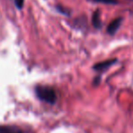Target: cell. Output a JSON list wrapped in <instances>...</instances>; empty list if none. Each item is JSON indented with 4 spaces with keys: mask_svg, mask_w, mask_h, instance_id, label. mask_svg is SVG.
Wrapping results in <instances>:
<instances>
[{
    "mask_svg": "<svg viewBox=\"0 0 133 133\" xmlns=\"http://www.w3.org/2000/svg\"><path fill=\"white\" fill-rule=\"evenodd\" d=\"M35 94L39 100L46 102V103L54 104L56 101V94L53 88L49 86L38 85L35 87Z\"/></svg>",
    "mask_w": 133,
    "mask_h": 133,
    "instance_id": "6da1fadb",
    "label": "cell"
},
{
    "mask_svg": "<svg viewBox=\"0 0 133 133\" xmlns=\"http://www.w3.org/2000/svg\"><path fill=\"white\" fill-rule=\"evenodd\" d=\"M121 22H122V18L121 17L114 19L113 21L108 25V27H107V32H108L109 34H110V35H114V34L117 32V30L119 29Z\"/></svg>",
    "mask_w": 133,
    "mask_h": 133,
    "instance_id": "7a4b0ae2",
    "label": "cell"
},
{
    "mask_svg": "<svg viewBox=\"0 0 133 133\" xmlns=\"http://www.w3.org/2000/svg\"><path fill=\"white\" fill-rule=\"evenodd\" d=\"M0 133H23V131L16 126L0 125Z\"/></svg>",
    "mask_w": 133,
    "mask_h": 133,
    "instance_id": "3957f363",
    "label": "cell"
},
{
    "mask_svg": "<svg viewBox=\"0 0 133 133\" xmlns=\"http://www.w3.org/2000/svg\"><path fill=\"white\" fill-rule=\"evenodd\" d=\"M114 63H116V60H109V61L106 62H102V63H100L98 64L94 65V69L98 71H102V70H105L106 68L110 67L111 64H113Z\"/></svg>",
    "mask_w": 133,
    "mask_h": 133,
    "instance_id": "277c9868",
    "label": "cell"
},
{
    "mask_svg": "<svg viewBox=\"0 0 133 133\" xmlns=\"http://www.w3.org/2000/svg\"><path fill=\"white\" fill-rule=\"evenodd\" d=\"M92 24H93V26L97 29L101 28L102 26V23H101V19H100V11L97 10L93 13V16H92Z\"/></svg>",
    "mask_w": 133,
    "mask_h": 133,
    "instance_id": "5b68a950",
    "label": "cell"
},
{
    "mask_svg": "<svg viewBox=\"0 0 133 133\" xmlns=\"http://www.w3.org/2000/svg\"><path fill=\"white\" fill-rule=\"evenodd\" d=\"M24 1H25V0H15V4H16V7H17L18 9H21L22 7H23Z\"/></svg>",
    "mask_w": 133,
    "mask_h": 133,
    "instance_id": "8992f818",
    "label": "cell"
},
{
    "mask_svg": "<svg viewBox=\"0 0 133 133\" xmlns=\"http://www.w3.org/2000/svg\"><path fill=\"white\" fill-rule=\"evenodd\" d=\"M96 2H102L104 4H117V2L115 0H94Z\"/></svg>",
    "mask_w": 133,
    "mask_h": 133,
    "instance_id": "52a82bcc",
    "label": "cell"
}]
</instances>
